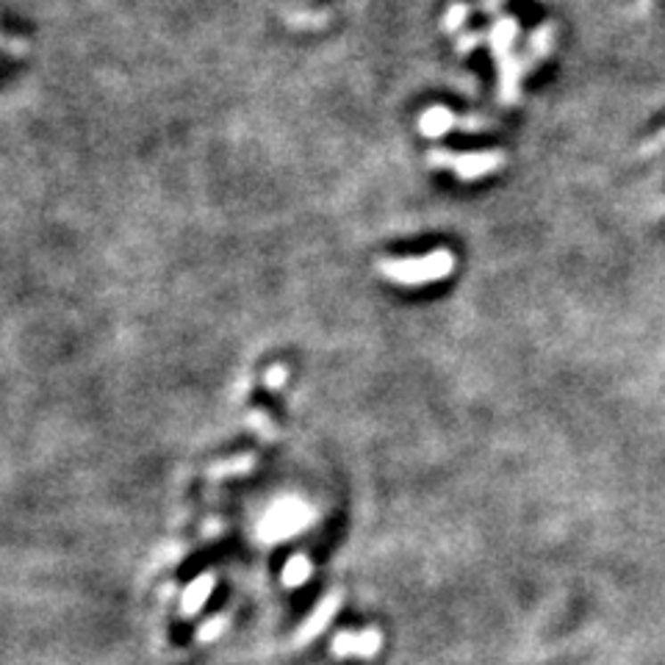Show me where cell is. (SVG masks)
Returning <instances> with one entry per match:
<instances>
[{"mask_svg":"<svg viewBox=\"0 0 665 665\" xmlns=\"http://www.w3.org/2000/svg\"><path fill=\"white\" fill-rule=\"evenodd\" d=\"M466 14H469V9H466V6H452V12L447 14V29H449V31H455L457 25H460V20H464Z\"/></svg>","mask_w":665,"mask_h":665,"instance_id":"12","label":"cell"},{"mask_svg":"<svg viewBox=\"0 0 665 665\" xmlns=\"http://www.w3.org/2000/svg\"><path fill=\"white\" fill-rule=\"evenodd\" d=\"M455 125V117H452V111L449 109H441V106H436V109H430L422 119H419V127L424 131V136H444L449 127Z\"/></svg>","mask_w":665,"mask_h":665,"instance_id":"7","label":"cell"},{"mask_svg":"<svg viewBox=\"0 0 665 665\" xmlns=\"http://www.w3.org/2000/svg\"><path fill=\"white\" fill-rule=\"evenodd\" d=\"M502 152H472V156H460V159H444V164H452L457 169V175L464 177V181H474V177L485 175V172H494L502 167ZM432 164H441V161H432Z\"/></svg>","mask_w":665,"mask_h":665,"instance_id":"4","label":"cell"},{"mask_svg":"<svg viewBox=\"0 0 665 665\" xmlns=\"http://www.w3.org/2000/svg\"><path fill=\"white\" fill-rule=\"evenodd\" d=\"M308 577H311V560L305 557V554H294L286 562V569H283V582L289 587H297V585H302Z\"/></svg>","mask_w":665,"mask_h":665,"instance_id":"8","label":"cell"},{"mask_svg":"<svg viewBox=\"0 0 665 665\" xmlns=\"http://www.w3.org/2000/svg\"><path fill=\"white\" fill-rule=\"evenodd\" d=\"M286 377H289V369L283 366V364H277V366H272V369H267V374H264V382H267V389H283L286 386Z\"/></svg>","mask_w":665,"mask_h":665,"instance_id":"9","label":"cell"},{"mask_svg":"<svg viewBox=\"0 0 665 665\" xmlns=\"http://www.w3.org/2000/svg\"><path fill=\"white\" fill-rule=\"evenodd\" d=\"M311 521V513L308 510H277V513H272L264 524H261V530H272L275 532V538L277 535H294L300 527H305Z\"/></svg>","mask_w":665,"mask_h":665,"instance_id":"6","label":"cell"},{"mask_svg":"<svg viewBox=\"0 0 665 665\" xmlns=\"http://www.w3.org/2000/svg\"><path fill=\"white\" fill-rule=\"evenodd\" d=\"M250 464H252V457H239V460H234V464H219V469H214L211 474L214 477H227V474H242V472H247L250 469Z\"/></svg>","mask_w":665,"mask_h":665,"instance_id":"10","label":"cell"},{"mask_svg":"<svg viewBox=\"0 0 665 665\" xmlns=\"http://www.w3.org/2000/svg\"><path fill=\"white\" fill-rule=\"evenodd\" d=\"M382 649L380 629H364V632H341L332 637L330 652L336 657H374Z\"/></svg>","mask_w":665,"mask_h":665,"instance_id":"2","label":"cell"},{"mask_svg":"<svg viewBox=\"0 0 665 665\" xmlns=\"http://www.w3.org/2000/svg\"><path fill=\"white\" fill-rule=\"evenodd\" d=\"M222 629H225V619H222V616H217V619H211L206 627H200L197 637H200V641H214V637H217Z\"/></svg>","mask_w":665,"mask_h":665,"instance_id":"11","label":"cell"},{"mask_svg":"<svg viewBox=\"0 0 665 665\" xmlns=\"http://www.w3.org/2000/svg\"><path fill=\"white\" fill-rule=\"evenodd\" d=\"M455 269V259L452 252L439 250L432 255H424V259H407V261H389L382 264V272H386L397 283H430V280H441Z\"/></svg>","mask_w":665,"mask_h":665,"instance_id":"1","label":"cell"},{"mask_svg":"<svg viewBox=\"0 0 665 665\" xmlns=\"http://www.w3.org/2000/svg\"><path fill=\"white\" fill-rule=\"evenodd\" d=\"M214 574H202L197 577L186 591H184V599H181V612L184 616H197V612L202 610V604H206V599L211 596L214 591Z\"/></svg>","mask_w":665,"mask_h":665,"instance_id":"5","label":"cell"},{"mask_svg":"<svg viewBox=\"0 0 665 665\" xmlns=\"http://www.w3.org/2000/svg\"><path fill=\"white\" fill-rule=\"evenodd\" d=\"M341 607V594H327L319 607L311 612L308 619H305V624L300 627L297 637H294V646H305L308 641H314V637L332 621V616H336V610Z\"/></svg>","mask_w":665,"mask_h":665,"instance_id":"3","label":"cell"}]
</instances>
